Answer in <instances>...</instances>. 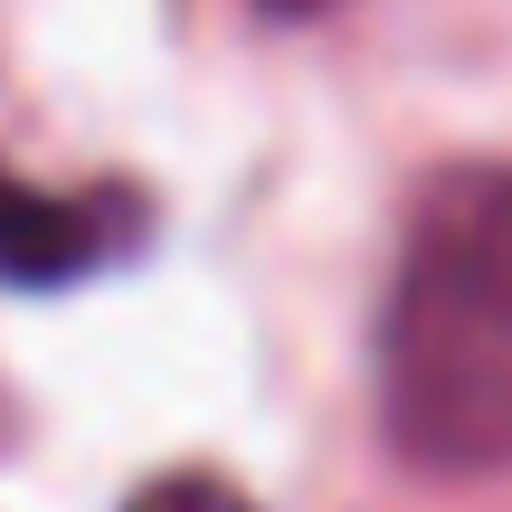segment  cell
Instances as JSON below:
<instances>
[{
    "instance_id": "cell-3",
    "label": "cell",
    "mask_w": 512,
    "mask_h": 512,
    "mask_svg": "<svg viewBox=\"0 0 512 512\" xmlns=\"http://www.w3.org/2000/svg\"><path fill=\"white\" fill-rule=\"evenodd\" d=\"M124 512H256L228 475H152Z\"/></svg>"
},
{
    "instance_id": "cell-4",
    "label": "cell",
    "mask_w": 512,
    "mask_h": 512,
    "mask_svg": "<svg viewBox=\"0 0 512 512\" xmlns=\"http://www.w3.org/2000/svg\"><path fill=\"white\" fill-rule=\"evenodd\" d=\"M256 10H275V19H323V10H342V0H256Z\"/></svg>"
},
{
    "instance_id": "cell-1",
    "label": "cell",
    "mask_w": 512,
    "mask_h": 512,
    "mask_svg": "<svg viewBox=\"0 0 512 512\" xmlns=\"http://www.w3.org/2000/svg\"><path fill=\"white\" fill-rule=\"evenodd\" d=\"M380 418L427 475H512V162L418 190L380 313Z\"/></svg>"
},
{
    "instance_id": "cell-2",
    "label": "cell",
    "mask_w": 512,
    "mask_h": 512,
    "mask_svg": "<svg viewBox=\"0 0 512 512\" xmlns=\"http://www.w3.org/2000/svg\"><path fill=\"white\" fill-rule=\"evenodd\" d=\"M114 247L105 200H67V190H29L0 171V285H76Z\"/></svg>"
}]
</instances>
